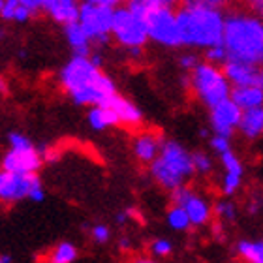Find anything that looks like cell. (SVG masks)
<instances>
[{"mask_svg":"<svg viewBox=\"0 0 263 263\" xmlns=\"http://www.w3.org/2000/svg\"><path fill=\"white\" fill-rule=\"evenodd\" d=\"M61 83L79 105H104L117 94L115 83L90 61V57H73L62 70Z\"/></svg>","mask_w":263,"mask_h":263,"instance_id":"cell-1","label":"cell"},{"mask_svg":"<svg viewBox=\"0 0 263 263\" xmlns=\"http://www.w3.org/2000/svg\"><path fill=\"white\" fill-rule=\"evenodd\" d=\"M222 44L231 61L263 66V19L250 13L228 15Z\"/></svg>","mask_w":263,"mask_h":263,"instance_id":"cell-2","label":"cell"},{"mask_svg":"<svg viewBox=\"0 0 263 263\" xmlns=\"http://www.w3.org/2000/svg\"><path fill=\"white\" fill-rule=\"evenodd\" d=\"M177 21L182 45L207 49L224 40L226 17L220 8L184 4L181 11H177Z\"/></svg>","mask_w":263,"mask_h":263,"instance_id":"cell-3","label":"cell"},{"mask_svg":"<svg viewBox=\"0 0 263 263\" xmlns=\"http://www.w3.org/2000/svg\"><path fill=\"white\" fill-rule=\"evenodd\" d=\"M151 173L160 186L175 190L196 173L192 154L177 141H164L158 156L151 162Z\"/></svg>","mask_w":263,"mask_h":263,"instance_id":"cell-4","label":"cell"},{"mask_svg":"<svg viewBox=\"0 0 263 263\" xmlns=\"http://www.w3.org/2000/svg\"><path fill=\"white\" fill-rule=\"evenodd\" d=\"M130 10H134L137 15L145 19L148 30V38L156 44L165 47H179L181 42V30L177 13L167 6H147L139 0H130Z\"/></svg>","mask_w":263,"mask_h":263,"instance_id":"cell-5","label":"cell"},{"mask_svg":"<svg viewBox=\"0 0 263 263\" xmlns=\"http://www.w3.org/2000/svg\"><path fill=\"white\" fill-rule=\"evenodd\" d=\"M190 87L197 100L207 107H214L231 96V83L224 70L211 62H199L190 71Z\"/></svg>","mask_w":263,"mask_h":263,"instance_id":"cell-6","label":"cell"},{"mask_svg":"<svg viewBox=\"0 0 263 263\" xmlns=\"http://www.w3.org/2000/svg\"><path fill=\"white\" fill-rule=\"evenodd\" d=\"M111 36L122 45L130 49L134 55L139 53L145 42L148 40V30L145 25V19L137 15L136 11L128 8H119L115 10L113 15V28H111Z\"/></svg>","mask_w":263,"mask_h":263,"instance_id":"cell-7","label":"cell"},{"mask_svg":"<svg viewBox=\"0 0 263 263\" xmlns=\"http://www.w3.org/2000/svg\"><path fill=\"white\" fill-rule=\"evenodd\" d=\"M42 201L45 197L44 186L36 173H17V171H0V199L15 203L21 199Z\"/></svg>","mask_w":263,"mask_h":263,"instance_id":"cell-8","label":"cell"},{"mask_svg":"<svg viewBox=\"0 0 263 263\" xmlns=\"http://www.w3.org/2000/svg\"><path fill=\"white\" fill-rule=\"evenodd\" d=\"M113 15L115 10L111 6L104 4H94V2H87L79 6V17L77 21L81 23V27L87 30L92 42L98 44H105L111 36V28H113Z\"/></svg>","mask_w":263,"mask_h":263,"instance_id":"cell-9","label":"cell"},{"mask_svg":"<svg viewBox=\"0 0 263 263\" xmlns=\"http://www.w3.org/2000/svg\"><path fill=\"white\" fill-rule=\"evenodd\" d=\"M42 165V154L36 151L30 139L21 134L10 136V153L2 160V167L17 173H36Z\"/></svg>","mask_w":263,"mask_h":263,"instance_id":"cell-10","label":"cell"},{"mask_svg":"<svg viewBox=\"0 0 263 263\" xmlns=\"http://www.w3.org/2000/svg\"><path fill=\"white\" fill-rule=\"evenodd\" d=\"M171 192H173V203L182 205V207L186 209L192 226L201 228V226H207L211 222L214 209L211 207V203L205 197L199 196L197 192H194L192 188L184 186V184L175 188V190H171Z\"/></svg>","mask_w":263,"mask_h":263,"instance_id":"cell-11","label":"cell"},{"mask_svg":"<svg viewBox=\"0 0 263 263\" xmlns=\"http://www.w3.org/2000/svg\"><path fill=\"white\" fill-rule=\"evenodd\" d=\"M242 109L233 102L231 98L224 100L211 107V126L214 134L231 137L233 132L239 130V122H241Z\"/></svg>","mask_w":263,"mask_h":263,"instance_id":"cell-12","label":"cell"},{"mask_svg":"<svg viewBox=\"0 0 263 263\" xmlns=\"http://www.w3.org/2000/svg\"><path fill=\"white\" fill-rule=\"evenodd\" d=\"M226 77L230 79L231 87H245V85H256L263 88V66L248 64L241 61H228L222 64Z\"/></svg>","mask_w":263,"mask_h":263,"instance_id":"cell-13","label":"cell"},{"mask_svg":"<svg viewBox=\"0 0 263 263\" xmlns=\"http://www.w3.org/2000/svg\"><path fill=\"white\" fill-rule=\"evenodd\" d=\"M42 10H45L57 23L77 21L79 17V4L77 0H42Z\"/></svg>","mask_w":263,"mask_h":263,"instance_id":"cell-14","label":"cell"},{"mask_svg":"<svg viewBox=\"0 0 263 263\" xmlns=\"http://www.w3.org/2000/svg\"><path fill=\"white\" fill-rule=\"evenodd\" d=\"M105 104L111 105V107L115 109L117 117H119V122H121L122 126L137 128L139 124H141V121H143L141 111L137 109V107L132 104V102H128V100L122 98V96L115 94V96H113L111 100H107Z\"/></svg>","mask_w":263,"mask_h":263,"instance_id":"cell-15","label":"cell"},{"mask_svg":"<svg viewBox=\"0 0 263 263\" xmlns=\"http://www.w3.org/2000/svg\"><path fill=\"white\" fill-rule=\"evenodd\" d=\"M242 111L252 109V107H261L263 105V88L256 85H245V87H233L231 88V96Z\"/></svg>","mask_w":263,"mask_h":263,"instance_id":"cell-16","label":"cell"},{"mask_svg":"<svg viewBox=\"0 0 263 263\" xmlns=\"http://www.w3.org/2000/svg\"><path fill=\"white\" fill-rule=\"evenodd\" d=\"M162 143L158 137L153 136V134H141V136L136 137L134 141V153H136L137 160H141L143 164H151L156 156H158L160 148H162Z\"/></svg>","mask_w":263,"mask_h":263,"instance_id":"cell-17","label":"cell"},{"mask_svg":"<svg viewBox=\"0 0 263 263\" xmlns=\"http://www.w3.org/2000/svg\"><path fill=\"white\" fill-rule=\"evenodd\" d=\"M66 38L70 42L71 49L76 55L88 57L90 55V36L87 34V30L81 27L79 21H71L66 25Z\"/></svg>","mask_w":263,"mask_h":263,"instance_id":"cell-18","label":"cell"},{"mask_svg":"<svg viewBox=\"0 0 263 263\" xmlns=\"http://www.w3.org/2000/svg\"><path fill=\"white\" fill-rule=\"evenodd\" d=\"M239 132L247 139H256L263 134V105L261 107H252L245 109L239 122Z\"/></svg>","mask_w":263,"mask_h":263,"instance_id":"cell-19","label":"cell"},{"mask_svg":"<svg viewBox=\"0 0 263 263\" xmlns=\"http://www.w3.org/2000/svg\"><path fill=\"white\" fill-rule=\"evenodd\" d=\"M88 122L94 130H104L109 126H121L119 117H117L115 109L111 105H94V109H90L88 113Z\"/></svg>","mask_w":263,"mask_h":263,"instance_id":"cell-20","label":"cell"},{"mask_svg":"<svg viewBox=\"0 0 263 263\" xmlns=\"http://www.w3.org/2000/svg\"><path fill=\"white\" fill-rule=\"evenodd\" d=\"M239 258L250 263H263V241H239Z\"/></svg>","mask_w":263,"mask_h":263,"instance_id":"cell-21","label":"cell"},{"mask_svg":"<svg viewBox=\"0 0 263 263\" xmlns=\"http://www.w3.org/2000/svg\"><path fill=\"white\" fill-rule=\"evenodd\" d=\"M167 224H170L173 230L184 231L192 226V222H190V216H188L186 209L182 207V205L173 203V207L167 211Z\"/></svg>","mask_w":263,"mask_h":263,"instance_id":"cell-22","label":"cell"},{"mask_svg":"<svg viewBox=\"0 0 263 263\" xmlns=\"http://www.w3.org/2000/svg\"><path fill=\"white\" fill-rule=\"evenodd\" d=\"M76 258H77L76 247L70 245V242H61V245L53 250V254H51L49 259L53 263H71Z\"/></svg>","mask_w":263,"mask_h":263,"instance_id":"cell-23","label":"cell"},{"mask_svg":"<svg viewBox=\"0 0 263 263\" xmlns=\"http://www.w3.org/2000/svg\"><path fill=\"white\" fill-rule=\"evenodd\" d=\"M242 184V175L241 173H228L224 171V177H222V184H220V190L224 196H233V194L239 192V188Z\"/></svg>","mask_w":263,"mask_h":263,"instance_id":"cell-24","label":"cell"},{"mask_svg":"<svg viewBox=\"0 0 263 263\" xmlns=\"http://www.w3.org/2000/svg\"><path fill=\"white\" fill-rule=\"evenodd\" d=\"M214 214L220 222H233L237 218V207L235 203H231L230 199H222L214 205Z\"/></svg>","mask_w":263,"mask_h":263,"instance_id":"cell-25","label":"cell"},{"mask_svg":"<svg viewBox=\"0 0 263 263\" xmlns=\"http://www.w3.org/2000/svg\"><path fill=\"white\" fill-rule=\"evenodd\" d=\"M192 162H194V171L199 173V175H209L213 171V160L211 156L205 153H194L192 154Z\"/></svg>","mask_w":263,"mask_h":263,"instance_id":"cell-26","label":"cell"},{"mask_svg":"<svg viewBox=\"0 0 263 263\" xmlns=\"http://www.w3.org/2000/svg\"><path fill=\"white\" fill-rule=\"evenodd\" d=\"M205 61L211 62V64H224L228 61V51H226L224 44L213 45V47H207L205 49Z\"/></svg>","mask_w":263,"mask_h":263,"instance_id":"cell-27","label":"cell"},{"mask_svg":"<svg viewBox=\"0 0 263 263\" xmlns=\"http://www.w3.org/2000/svg\"><path fill=\"white\" fill-rule=\"evenodd\" d=\"M231 137H226V136H220V134H214L211 137V148H213L216 154H222L226 151H230L231 148V143H230Z\"/></svg>","mask_w":263,"mask_h":263,"instance_id":"cell-28","label":"cell"},{"mask_svg":"<svg viewBox=\"0 0 263 263\" xmlns=\"http://www.w3.org/2000/svg\"><path fill=\"white\" fill-rule=\"evenodd\" d=\"M19 0H4V6H2V11H0V15L2 19L6 21H13V15H15V10L19 8Z\"/></svg>","mask_w":263,"mask_h":263,"instance_id":"cell-29","label":"cell"},{"mask_svg":"<svg viewBox=\"0 0 263 263\" xmlns=\"http://www.w3.org/2000/svg\"><path fill=\"white\" fill-rule=\"evenodd\" d=\"M171 242L170 241H164V239H158V241L153 242V252L160 258H165V256H170L171 254Z\"/></svg>","mask_w":263,"mask_h":263,"instance_id":"cell-30","label":"cell"},{"mask_svg":"<svg viewBox=\"0 0 263 263\" xmlns=\"http://www.w3.org/2000/svg\"><path fill=\"white\" fill-rule=\"evenodd\" d=\"M188 6H209V8H222L230 0H182Z\"/></svg>","mask_w":263,"mask_h":263,"instance_id":"cell-31","label":"cell"},{"mask_svg":"<svg viewBox=\"0 0 263 263\" xmlns=\"http://www.w3.org/2000/svg\"><path fill=\"white\" fill-rule=\"evenodd\" d=\"M92 239L96 242H107V239H109V230H107L105 226H96V228H92Z\"/></svg>","mask_w":263,"mask_h":263,"instance_id":"cell-32","label":"cell"},{"mask_svg":"<svg viewBox=\"0 0 263 263\" xmlns=\"http://www.w3.org/2000/svg\"><path fill=\"white\" fill-rule=\"evenodd\" d=\"M181 66L182 68H186V70L192 71L194 68H196L197 64H199V59H197V55H194V53H186V55L181 57Z\"/></svg>","mask_w":263,"mask_h":263,"instance_id":"cell-33","label":"cell"},{"mask_svg":"<svg viewBox=\"0 0 263 263\" xmlns=\"http://www.w3.org/2000/svg\"><path fill=\"white\" fill-rule=\"evenodd\" d=\"M30 15H32V11L28 10L27 6L19 4V8L15 10V15H13V21H17V23H25Z\"/></svg>","mask_w":263,"mask_h":263,"instance_id":"cell-34","label":"cell"},{"mask_svg":"<svg viewBox=\"0 0 263 263\" xmlns=\"http://www.w3.org/2000/svg\"><path fill=\"white\" fill-rule=\"evenodd\" d=\"M139 2L147 6H167V8H173V6L182 2V0H139Z\"/></svg>","mask_w":263,"mask_h":263,"instance_id":"cell-35","label":"cell"},{"mask_svg":"<svg viewBox=\"0 0 263 263\" xmlns=\"http://www.w3.org/2000/svg\"><path fill=\"white\" fill-rule=\"evenodd\" d=\"M19 2H21L23 6H27L32 13H36L38 10H42V0H19Z\"/></svg>","mask_w":263,"mask_h":263,"instance_id":"cell-36","label":"cell"},{"mask_svg":"<svg viewBox=\"0 0 263 263\" xmlns=\"http://www.w3.org/2000/svg\"><path fill=\"white\" fill-rule=\"evenodd\" d=\"M248 4V8L254 11H258V13H261L263 11V0H245Z\"/></svg>","mask_w":263,"mask_h":263,"instance_id":"cell-37","label":"cell"},{"mask_svg":"<svg viewBox=\"0 0 263 263\" xmlns=\"http://www.w3.org/2000/svg\"><path fill=\"white\" fill-rule=\"evenodd\" d=\"M87 2H94V4H104V6H113L119 4V2H122V0H87Z\"/></svg>","mask_w":263,"mask_h":263,"instance_id":"cell-38","label":"cell"},{"mask_svg":"<svg viewBox=\"0 0 263 263\" xmlns=\"http://www.w3.org/2000/svg\"><path fill=\"white\" fill-rule=\"evenodd\" d=\"M2 6H4V0H0V11H2Z\"/></svg>","mask_w":263,"mask_h":263,"instance_id":"cell-39","label":"cell"},{"mask_svg":"<svg viewBox=\"0 0 263 263\" xmlns=\"http://www.w3.org/2000/svg\"><path fill=\"white\" fill-rule=\"evenodd\" d=\"M0 38H2V32H0Z\"/></svg>","mask_w":263,"mask_h":263,"instance_id":"cell-40","label":"cell"},{"mask_svg":"<svg viewBox=\"0 0 263 263\" xmlns=\"http://www.w3.org/2000/svg\"><path fill=\"white\" fill-rule=\"evenodd\" d=\"M0 261H2V258H0Z\"/></svg>","mask_w":263,"mask_h":263,"instance_id":"cell-41","label":"cell"},{"mask_svg":"<svg viewBox=\"0 0 263 263\" xmlns=\"http://www.w3.org/2000/svg\"><path fill=\"white\" fill-rule=\"evenodd\" d=\"M261 15H263V11H261Z\"/></svg>","mask_w":263,"mask_h":263,"instance_id":"cell-42","label":"cell"}]
</instances>
